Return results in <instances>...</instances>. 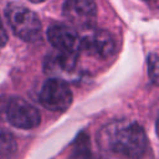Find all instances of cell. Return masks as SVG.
<instances>
[{"label": "cell", "mask_w": 159, "mask_h": 159, "mask_svg": "<svg viewBox=\"0 0 159 159\" xmlns=\"http://www.w3.org/2000/svg\"><path fill=\"white\" fill-rule=\"evenodd\" d=\"M103 140L109 150L129 159L142 158L148 149L147 134L135 122H117L104 130Z\"/></svg>", "instance_id": "1"}, {"label": "cell", "mask_w": 159, "mask_h": 159, "mask_svg": "<svg viewBox=\"0 0 159 159\" xmlns=\"http://www.w3.org/2000/svg\"><path fill=\"white\" fill-rule=\"evenodd\" d=\"M5 16L10 27L20 39L29 42H35L41 39L40 19L29 7L11 2L5 9Z\"/></svg>", "instance_id": "2"}, {"label": "cell", "mask_w": 159, "mask_h": 159, "mask_svg": "<svg viewBox=\"0 0 159 159\" xmlns=\"http://www.w3.org/2000/svg\"><path fill=\"white\" fill-rule=\"evenodd\" d=\"M39 98L46 109L63 112L71 106L73 96L67 82L61 78L52 77L43 83Z\"/></svg>", "instance_id": "3"}, {"label": "cell", "mask_w": 159, "mask_h": 159, "mask_svg": "<svg viewBox=\"0 0 159 159\" xmlns=\"http://www.w3.org/2000/svg\"><path fill=\"white\" fill-rule=\"evenodd\" d=\"M7 122L21 129H32L41 122L39 111L22 98H10L4 108Z\"/></svg>", "instance_id": "4"}, {"label": "cell", "mask_w": 159, "mask_h": 159, "mask_svg": "<svg viewBox=\"0 0 159 159\" xmlns=\"http://www.w3.org/2000/svg\"><path fill=\"white\" fill-rule=\"evenodd\" d=\"M65 19L81 29L92 27L97 17L94 0H66L62 7Z\"/></svg>", "instance_id": "5"}, {"label": "cell", "mask_w": 159, "mask_h": 159, "mask_svg": "<svg viewBox=\"0 0 159 159\" xmlns=\"http://www.w3.org/2000/svg\"><path fill=\"white\" fill-rule=\"evenodd\" d=\"M47 37L51 45L60 52L78 53L81 51L80 50L81 37L72 26L63 24H55L48 27Z\"/></svg>", "instance_id": "6"}, {"label": "cell", "mask_w": 159, "mask_h": 159, "mask_svg": "<svg viewBox=\"0 0 159 159\" xmlns=\"http://www.w3.org/2000/svg\"><path fill=\"white\" fill-rule=\"evenodd\" d=\"M116 40L106 30H97L81 39L80 50L86 51L92 56L107 58L116 52Z\"/></svg>", "instance_id": "7"}, {"label": "cell", "mask_w": 159, "mask_h": 159, "mask_svg": "<svg viewBox=\"0 0 159 159\" xmlns=\"http://www.w3.org/2000/svg\"><path fill=\"white\" fill-rule=\"evenodd\" d=\"M78 58V53H66L60 52L51 55L46 60V72L50 73H60V72H72L76 67Z\"/></svg>", "instance_id": "8"}, {"label": "cell", "mask_w": 159, "mask_h": 159, "mask_svg": "<svg viewBox=\"0 0 159 159\" xmlns=\"http://www.w3.org/2000/svg\"><path fill=\"white\" fill-rule=\"evenodd\" d=\"M70 159H97L91 152L89 139L84 133L80 134L78 138L76 139Z\"/></svg>", "instance_id": "9"}, {"label": "cell", "mask_w": 159, "mask_h": 159, "mask_svg": "<svg viewBox=\"0 0 159 159\" xmlns=\"http://www.w3.org/2000/svg\"><path fill=\"white\" fill-rule=\"evenodd\" d=\"M16 149L17 144L14 135L5 129H0V159H11Z\"/></svg>", "instance_id": "10"}, {"label": "cell", "mask_w": 159, "mask_h": 159, "mask_svg": "<svg viewBox=\"0 0 159 159\" xmlns=\"http://www.w3.org/2000/svg\"><path fill=\"white\" fill-rule=\"evenodd\" d=\"M148 73L150 77V81L153 83H157L158 80V58L155 53H152L148 58Z\"/></svg>", "instance_id": "11"}, {"label": "cell", "mask_w": 159, "mask_h": 159, "mask_svg": "<svg viewBox=\"0 0 159 159\" xmlns=\"http://www.w3.org/2000/svg\"><path fill=\"white\" fill-rule=\"evenodd\" d=\"M6 42H7V34H6L5 27L1 24V20H0V46H4Z\"/></svg>", "instance_id": "12"}, {"label": "cell", "mask_w": 159, "mask_h": 159, "mask_svg": "<svg viewBox=\"0 0 159 159\" xmlns=\"http://www.w3.org/2000/svg\"><path fill=\"white\" fill-rule=\"evenodd\" d=\"M31 2H42V1H45V0H30Z\"/></svg>", "instance_id": "13"}]
</instances>
